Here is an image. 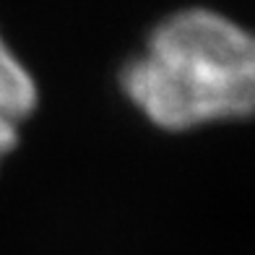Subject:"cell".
<instances>
[{
  "label": "cell",
  "instance_id": "obj_1",
  "mask_svg": "<svg viewBox=\"0 0 255 255\" xmlns=\"http://www.w3.org/2000/svg\"><path fill=\"white\" fill-rule=\"evenodd\" d=\"M123 97L167 133L248 120L255 104V44L232 18L185 8L159 21L118 73Z\"/></svg>",
  "mask_w": 255,
  "mask_h": 255
},
{
  "label": "cell",
  "instance_id": "obj_2",
  "mask_svg": "<svg viewBox=\"0 0 255 255\" xmlns=\"http://www.w3.org/2000/svg\"><path fill=\"white\" fill-rule=\"evenodd\" d=\"M39 91L26 65L0 37V161L16 148L21 128L37 110Z\"/></svg>",
  "mask_w": 255,
  "mask_h": 255
}]
</instances>
